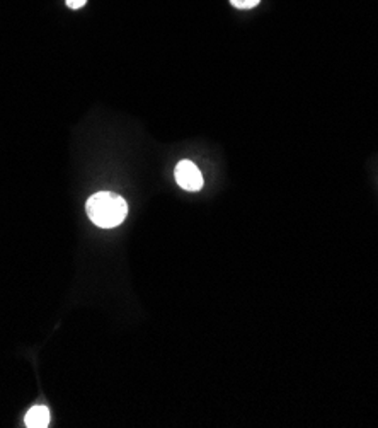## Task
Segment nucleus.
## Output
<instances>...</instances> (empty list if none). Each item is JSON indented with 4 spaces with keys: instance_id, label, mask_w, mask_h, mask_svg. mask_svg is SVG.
<instances>
[{
    "instance_id": "1",
    "label": "nucleus",
    "mask_w": 378,
    "mask_h": 428,
    "mask_svg": "<svg viewBox=\"0 0 378 428\" xmlns=\"http://www.w3.org/2000/svg\"><path fill=\"white\" fill-rule=\"evenodd\" d=\"M87 215L98 227L113 229L118 227L126 219L128 205L123 196L111 191H101L87 200Z\"/></svg>"
},
{
    "instance_id": "2",
    "label": "nucleus",
    "mask_w": 378,
    "mask_h": 428,
    "mask_svg": "<svg viewBox=\"0 0 378 428\" xmlns=\"http://www.w3.org/2000/svg\"><path fill=\"white\" fill-rule=\"evenodd\" d=\"M176 181L183 190L186 191H200L203 188V174L193 164L191 161H181L176 166Z\"/></svg>"
},
{
    "instance_id": "3",
    "label": "nucleus",
    "mask_w": 378,
    "mask_h": 428,
    "mask_svg": "<svg viewBox=\"0 0 378 428\" xmlns=\"http://www.w3.org/2000/svg\"><path fill=\"white\" fill-rule=\"evenodd\" d=\"M50 423V411L46 406H35L28 411L26 427L29 428H46Z\"/></svg>"
},
{
    "instance_id": "4",
    "label": "nucleus",
    "mask_w": 378,
    "mask_h": 428,
    "mask_svg": "<svg viewBox=\"0 0 378 428\" xmlns=\"http://www.w3.org/2000/svg\"><path fill=\"white\" fill-rule=\"evenodd\" d=\"M259 2H261V0H230V4H232L234 7H237V9H252V7L258 6Z\"/></svg>"
},
{
    "instance_id": "5",
    "label": "nucleus",
    "mask_w": 378,
    "mask_h": 428,
    "mask_svg": "<svg viewBox=\"0 0 378 428\" xmlns=\"http://www.w3.org/2000/svg\"><path fill=\"white\" fill-rule=\"evenodd\" d=\"M67 7H70V9H82L84 6H86L87 0H65Z\"/></svg>"
}]
</instances>
